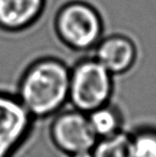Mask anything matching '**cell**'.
<instances>
[{
	"mask_svg": "<svg viewBox=\"0 0 156 157\" xmlns=\"http://www.w3.org/2000/svg\"><path fill=\"white\" fill-rule=\"evenodd\" d=\"M90 125L97 139L110 137L122 132V118L116 107L107 104L87 113Z\"/></svg>",
	"mask_w": 156,
	"mask_h": 157,
	"instance_id": "cell-8",
	"label": "cell"
},
{
	"mask_svg": "<svg viewBox=\"0 0 156 157\" xmlns=\"http://www.w3.org/2000/svg\"><path fill=\"white\" fill-rule=\"evenodd\" d=\"M71 71L56 59L36 61L25 72L16 96L32 118L55 114L69 101Z\"/></svg>",
	"mask_w": 156,
	"mask_h": 157,
	"instance_id": "cell-1",
	"label": "cell"
},
{
	"mask_svg": "<svg viewBox=\"0 0 156 157\" xmlns=\"http://www.w3.org/2000/svg\"><path fill=\"white\" fill-rule=\"evenodd\" d=\"M70 157H93V154H92V151H81L72 154Z\"/></svg>",
	"mask_w": 156,
	"mask_h": 157,
	"instance_id": "cell-11",
	"label": "cell"
},
{
	"mask_svg": "<svg viewBox=\"0 0 156 157\" xmlns=\"http://www.w3.org/2000/svg\"><path fill=\"white\" fill-rule=\"evenodd\" d=\"M51 139L59 150L69 155L81 151H92L98 140L87 113L76 109L56 117L51 124Z\"/></svg>",
	"mask_w": 156,
	"mask_h": 157,
	"instance_id": "cell-4",
	"label": "cell"
},
{
	"mask_svg": "<svg viewBox=\"0 0 156 157\" xmlns=\"http://www.w3.org/2000/svg\"><path fill=\"white\" fill-rule=\"evenodd\" d=\"M131 157H156V128L142 126L128 134Z\"/></svg>",
	"mask_w": 156,
	"mask_h": 157,
	"instance_id": "cell-9",
	"label": "cell"
},
{
	"mask_svg": "<svg viewBox=\"0 0 156 157\" xmlns=\"http://www.w3.org/2000/svg\"><path fill=\"white\" fill-rule=\"evenodd\" d=\"M58 29L67 44L77 49H87L100 39L102 23L91 6L76 2L67 4L60 12Z\"/></svg>",
	"mask_w": 156,
	"mask_h": 157,
	"instance_id": "cell-3",
	"label": "cell"
},
{
	"mask_svg": "<svg viewBox=\"0 0 156 157\" xmlns=\"http://www.w3.org/2000/svg\"><path fill=\"white\" fill-rule=\"evenodd\" d=\"M93 157H131L128 134L122 132L98 139L92 149Z\"/></svg>",
	"mask_w": 156,
	"mask_h": 157,
	"instance_id": "cell-10",
	"label": "cell"
},
{
	"mask_svg": "<svg viewBox=\"0 0 156 157\" xmlns=\"http://www.w3.org/2000/svg\"><path fill=\"white\" fill-rule=\"evenodd\" d=\"M43 6V0H0V25L21 28L33 21Z\"/></svg>",
	"mask_w": 156,
	"mask_h": 157,
	"instance_id": "cell-7",
	"label": "cell"
},
{
	"mask_svg": "<svg viewBox=\"0 0 156 157\" xmlns=\"http://www.w3.org/2000/svg\"><path fill=\"white\" fill-rule=\"evenodd\" d=\"M136 58V46L123 35L107 37L96 48L95 59L112 75L129 71L135 64Z\"/></svg>",
	"mask_w": 156,
	"mask_h": 157,
	"instance_id": "cell-6",
	"label": "cell"
},
{
	"mask_svg": "<svg viewBox=\"0 0 156 157\" xmlns=\"http://www.w3.org/2000/svg\"><path fill=\"white\" fill-rule=\"evenodd\" d=\"M32 117L17 96L0 92V157H11L26 139Z\"/></svg>",
	"mask_w": 156,
	"mask_h": 157,
	"instance_id": "cell-5",
	"label": "cell"
},
{
	"mask_svg": "<svg viewBox=\"0 0 156 157\" xmlns=\"http://www.w3.org/2000/svg\"><path fill=\"white\" fill-rule=\"evenodd\" d=\"M113 75L96 59L80 61L71 71L69 101L85 113L110 103Z\"/></svg>",
	"mask_w": 156,
	"mask_h": 157,
	"instance_id": "cell-2",
	"label": "cell"
}]
</instances>
